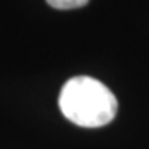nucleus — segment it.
Segmentation results:
<instances>
[{
	"label": "nucleus",
	"mask_w": 149,
	"mask_h": 149,
	"mask_svg": "<svg viewBox=\"0 0 149 149\" xmlns=\"http://www.w3.org/2000/svg\"><path fill=\"white\" fill-rule=\"evenodd\" d=\"M63 116L81 128H101L114 119L118 100L111 90L91 76H73L60 91Z\"/></svg>",
	"instance_id": "1"
},
{
	"label": "nucleus",
	"mask_w": 149,
	"mask_h": 149,
	"mask_svg": "<svg viewBox=\"0 0 149 149\" xmlns=\"http://www.w3.org/2000/svg\"><path fill=\"white\" fill-rule=\"evenodd\" d=\"M90 0H47L50 7L56 10H73V8H81L85 7Z\"/></svg>",
	"instance_id": "2"
}]
</instances>
